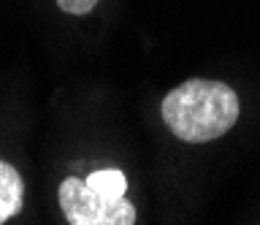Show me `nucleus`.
<instances>
[{
	"label": "nucleus",
	"mask_w": 260,
	"mask_h": 225,
	"mask_svg": "<svg viewBox=\"0 0 260 225\" xmlns=\"http://www.w3.org/2000/svg\"><path fill=\"white\" fill-rule=\"evenodd\" d=\"M87 184H92L95 190L106 192V196H125L127 192V179L119 168H101L87 176Z\"/></svg>",
	"instance_id": "obj_4"
},
{
	"label": "nucleus",
	"mask_w": 260,
	"mask_h": 225,
	"mask_svg": "<svg viewBox=\"0 0 260 225\" xmlns=\"http://www.w3.org/2000/svg\"><path fill=\"white\" fill-rule=\"evenodd\" d=\"M24 204V182L22 174L11 163L0 157V225L22 212Z\"/></svg>",
	"instance_id": "obj_3"
},
{
	"label": "nucleus",
	"mask_w": 260,
	"mask_h": 225,
	"mask_svg": "<svg viewBox=\"0 0 260 225\" xmlns=\"http://www.w3.org/2000/svg\"><path fill=\"white\" fill-rule=\"evenodd\" d=\"M57 9L71 14V17H87V14L95 11V6L101 3V0H54Z\"/></svg>",
	"instance_id": "obj_5"
},
{
	"label": "nucleus",
	"mask_w": 260,
	"mask_h": 225,
	"mask_svg": "<svg viewBox=\"0 0 260 225\" xmlns=\"http://www.w3.org/2000/svg\"><path fill=\"white\" fill-rule=\"evenodd\" d=\"M241 103L233 87L214 79H187L160 103V117L179 141L206 144L222 139L239 122Z\"/></svg>",
	"instance_id": "obj_1"
},
{
	"label": "nucleus",
	"mask_w": 260,
	"mask_h": 225,
	"mask_svg": "<svg viewBox=\"0 0 260 225\" xmlns=\"http://www.w3.org/2000/svg\"><path fill=\"white\" fill-rule=\"evenodd\" d=\"M65 222L71 225H133L136 206L125 196H106L81 176H65L57 190Z\"/></svg>",
	"instance_id": "obj_2"
}]
</instances>
